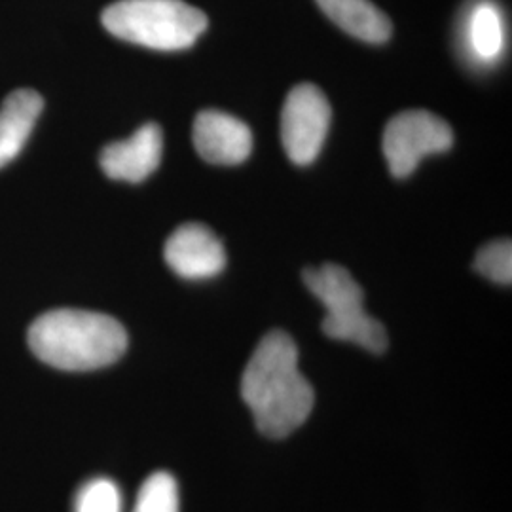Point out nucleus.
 Returning <instances> with one entry per match:
<instances>
[{
  "label": "nucleus",
  "instance_id": "1",
  "mask_svg": "<svg viewBox=\"0 0 512 512\" xmlns=\"http://www.w3.org/2000/svg\"><path fill=\"white\" fill-rule=\"evenodd\" d=\"M241 397L256 427L270 439H285L310 418L315 393L298 368V348L283 330L268 332L241 378Z\"/></svg>",
  "mask_w": 512,
  "mask_h": 512
},
{
  "label": "nucleus",
  "instance_id": "13",
  "mask_svg": "<svg viewBox=\"0 0 512 512\" xmlns=\"http://www.w3.org/2000/svg\"><path fill=\"white\" fill-rule=\"evenodd\" d=\"M133 512H179V488L169 473H154L141 486Z\"/></svg>",
  "mask_w": 512,
  "mask_h": 512
},
{
  "label": "nucleus",
  "instance_id": "4",
  "mask_svg": "<svg viewBox=\"0 0 512 512\" xmlns=\"http://www.w3.org/2000/svg\"><path fill=\"white\" fill-rule=\"evenodd\" d=\"M304 283L325 306L323 332L340 342H351L372 353L387 349L385 327L365 311V293L346 268L323 264L304 270Z\"/></svg>",
  "mask_w": 512,
  "mask_h": 512
},
{
  "label": "nucleus",
  "instance_id": "11",
  "mask_svg": "<svg viewBox=\"0 0 512 512\" xmlns=\"http://www.w3.org/2000/svg\"><path fill=\"white\" fill-rule=\"evenodd\" d=\"M323 14L332 19L349 37L368 44H384L393 33V25L384 12L370 0H315Z\"/></svg>",
  "mask_w": 512,
  "mask_h": 512
},
{
  "label": "nucleus",
  "instance_id": "9",
  "mask_svg": "<svg viewBox=\"0 0 512 512\" xmlns=\"http://www.w3.org/2000/svg\"><path fill=\"white\" fill-rule=\"evenodd\" d=\"M164 133L158 124H145L126 141H116L103 148L99 164L103 173L124 183H141L162 162Z\"/></svg>",
  "mask_w": 512,
  "mask_h": 512
},
{
  "label": "nucleus",
  "instance_id": "3",
  "mask_svg": "<svg viewBox=\"0 0 512 512\" xmlns=\"http://www.w3.org/2000/svg\"><path fill=\"white\" fill-rule=\"evenodd\" d=\"M101 19L110 35L160 52L192 48L209 25L202 10L183 0H120Z\"/></svg>",
  "mask_w": 512,
  "mask_h": 512
},
{
  "label": "nucleus",
  "instance_id": "10",
  "mask_svg": "<svg viewBox=\"0 0 512 512\" xmlns=\"http://www.w3.org/2000/svg\"><path fill=\"white\" fill-rule=\"evenodd\" d=\"M42 109L44 99L35 90H16L4 99L0 107V167L18 158Z\"/></svg>",
  "mask_w": 512,
  "mask_h": 512
},
{
  "label": "nucleus",
  "instance_id": "14",
  "mask_svg": "<svg viewBox=\"0 0 512 512\" xmlns=\"http://www.w3.org/2000/svg\"><path fill=\"white\" fill-rule=\"evenodd\" d=\"M476 272L484 275L486 279L499 283V285H511L512 281V245L511 239H499L484 245L480 253L476 255Z\"/></svg>",
  "mask_w": 512,
  "mask_h": 512
},
{
  "label": "nucleus",
  "instance_id": "2",
  "mask_svg": "<svg viewBox=\"0 0 512 512\" xmlns=\"http://www.w3.org/2000/svg\"><path fill=\"white\" fill-rule=\"evenodd\" d=\"M29 346L46 365L86 372L116 363L128 349V332L105 313L52 310L31 325Z\"/></svg>",
  "mask_w": 512,
  "mask_h": 512
},
{
  "label": "nucleus",
  "instance_id": "7",
  "mask_svg": "<svg viewBox=\"0 0 512 512\" xmlns=\"http://www.w3.org/2000/svg\"><path fill=\"white\" fill-rule=\"evenodd\" d=\"M167 266L183 279H211L226 268V249L207 226L186 222L179 226L165 243Z\"/></svg>",
  "mask_w": 512,
  "mask_h": 512
},
{
  "label": "nucleus",
  "instance_id": "6",
  "mask_svg": "<svg viewBox=\"0 0 512 512\" xmlns=\"http://www.w3.org/2000/svg\"><path fill=\"white\" fill-rule=\"evenodd\" d=\"M330 118L329 99L315 84L302 82L289 92L281 110V141L293 164L310 165L317 160Z\"/></svg>",
  "mask_w": 512,
  "mask_h": 512
},
{
  "label": "nucleus",
  "instance_id": "5",
  "mask_svg": "<svg viewBox=\"0 0 512 512\" xmlns=\"http://www.w3.org/2000/svg\"><path fill=\"white\" fill-rule=\"evenodd\" d=\"M382 143L391 175L404 179L416 171L425 156L450 150L454 131L429 110H406L389 120Z\"/></svg>",
  "mask_w": 512,
  "mask_h": 512
},
{
  "label": "nucleus",
  "instance_id": "12",
  "mask_svg": "<svg viewBox=\"0 0 512 512\" xmlns=\"http://www.w3.org/2000/svg\"><path fill=\"white\" fill-rule=\"evenodd\" d=\"M465 40L476 65H494L499 61L505 52V25L492 2H480L471 10Z\"/></svg>",
  "mask_w": 512,
  "mask_h": 512
},
{
  "label": "nucleus",
  "instance_id": "8",
  "mask_svg": "<svg viewBox=\"0 0 512 512\" xmlns=\"http://www.w3.org/2000/svg\"><path fill=\"white\" fill-rule=\"evenodd\" d=\"M192 137L198 154L209 164H243L253 150V133L249 126L222 110L200 112Z\"/></svg>",
  "mask_w": 512,
  "mask_h": 512
},
{
  "label": "nucleus",
  "instance_id": "15",
  "mask_svg": "<svg viewBox=\"0 0 512 512\" xmlns=\"http://www.w3.org/2000/svg\"><path fill=\"white\" fill-rule=\"evenodd\" d=\"M76 512H122V495L109 478L90 480L76 497Z\"/></svg>",
  "mask_w": 512,
  "mask_h": 512
}]
</instances>
